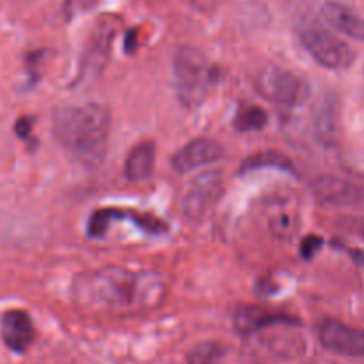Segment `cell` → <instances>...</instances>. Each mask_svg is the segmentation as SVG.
<instances>
[{"mask_svg":"<svg viewBox=\"0 0 364 364\" xmlns=\"http://www.w3.org/2000/svg\"><path fill=\"white\" fill-rule=\"evenodd\" d=\"M320 343L334 354L364 358V331L345 326L338 320H326L320 326Z\"/></svg>","mask_w":364,"mask_h":364,"instance_id":"obj_7","label":"cell"},{"mask_svg":"<svg viewBox=\"0 0 364 364\" xmlns=\"http://www.w3.org/2000/svg\"><path fill=\"white\" fill-rule=\"evenodd\" d=\"M173 75L181 105L196 107L203 102L212 84V66L199 50L191 46L178 50L174 57Z\"/></svg>","mask_w":364,"mask_h":364,"instance_id":"obj_3","label":"cell"},{"mask_svg":"<svg viewBox=\"0 0 364 364\" xmlns=\"http://www.w3.org/2000/svg\"><path fill=\"white\" fill-rule=\"evenodd\" d=\"M110 114L98 103L66 107L53 119V135L71 160L85 169H96L107 155Z\"/></svg>","mask_w":364,"mask_h":364,"instance_id":"obj_2","label":"cell"},{"mask_svg":"<svg viewBox=\"0 0 364 364\" xmlns=\"http://www.w3.org/2000/svg\"><path fill=\"white\" fill-rule=\"evenodd\" d=\"M265 167H277V169L290 171L291 160L281 151H259L245 159L240 171L242 173H247V171H258L265 169Z\"/></svg>","mask_w":364,"mask_h":364,"instance_id":"obj_16","label":"cell"},{"mask_svg":"<svg viewBox=\"0 0 364 364\" xmlns=\"http://www.w3.org/2000/svg\"><path fill=\"white\" fill-rule=\"evenodd\" d=\"M124 48H127V52H134L135 50V31H132L130 34H128L127 43H124Z\"/></svg>","mask_w":364,"mask_h":364,"instance_id":"obj_24","label":"cell"},{"mask_svg":"<svg viewBox=\"0 0 364 364\" xmlns=\"http://www.w3.org/2000/svg\"><path fill=\"white\" fill-rule=\"evenodd\" d=\"M112 38L114 28L110 27V25H100V27L96 28L95 36L91 38V41H89L87 48H85L84 52L78 82H80L82 78L98 77L100 71L105 68L107 59H109V50Z\"/></svg>","mask_w":364,"mask_h":364,"instance_id":"obj_10","label":"cell"},{"mask_svg":"<svg viewBox=\"0 0 364 364\" xmlns=\"http://www.w3.org/2000/svg\"><path fill=\"white\" fill-rule=\"evenodd\" d=\"M224 187V178L219 169H210L199 174L188 185L181 201V212L191 220H198L219 199Z\"/></svg>","mask_w":364,"mask_h":364,"instance_id":"obj_6","label":"cell"},{"mask_svg":"<svg viewBox=\"0 0 364 364\" xmlns=\"http://www.w3.org/2000/svg\"><path fill=\"white\" fill-rule=\"evenodd\" d=\"M269 123V114L255 105L242 107L235 116L233 124L238 132H258L263 130Z\"/></svg>","mask_w":364,"mask_h":364,"instance_id":"obj_17","label":"cell"},{"mask_svg":"<svg viewBox=\"0 0 364 364\" xmlns=\"http://www.w3.org/2000/svg\"><path fill=\"white\" fill-rule=\"evenodd\" d=\"M256 91L269 102L284 107L301 105L308 98V85L291 71L277 66H265L256 75Z\"/></svg>","mask_w":364,"mask_h":364,"instance_id":"obj_4","label":"cell"},{"mask_svg":"<svg viewBox=\"0 0 364 364\" xmlns=\"http://www.w3.org/2000/svg\"><path fill=\"white\" fill-rule=\"evenodd\" d=\"M322 18L334 31L358 41H364V18L354 13L350 7L340 2H327L322 7Z\"/></svg>","mask_w":364,"mask_h":364,"instance_id":"obj_13","label":"cell"},{"mask_svg":"<svg viewBox=\"0 0 364 364\" xmlns=\"http://www.w3.org/2000/svg\"><path fill=\"white\" fill-rule=\"evenodd\" d=\"M301 43L309 55L327 70H347L355 59L354 50L326 28H304L301 31Z\"/></svg>","mask_w":364,"mask_h":364,"instance_id":"obj_5","label":"cell"},{"mask_svg":"<svg viewBox=\"0 0 364 364\" xmlns=\"http://www.w3.org/2000/svg\"><path fill=\"white\" fill-rule=\"evenodd\" d=\"M281 323L283 326H295L297 320L288 315H281V313H272L263 308H256V306H244L235 315V327L242 334L258 333V331L265 329V327L281 326Z\"/></svg>","mask_w":364,"mask_h":364,"instance_id":"obj_11","label":"cell"},{"mask_svg":"<svg viewBox=\"0 0 364 364\" xmlns=\"http://www.w3.org/2000/svg\"><path fill=\"white\" fill-rule=\"evenodd\" d=\"M345 226H347L352 233L359 235L364 240V219H359V217H355V219H347L345 220Z\"/></svg>","mask_w":364,"mask_h":364,"instance_id":"obj_22","label":"cell"},{"mask_svg":"<svg viewBox=\"0 0 364 364\" xmlns=\"http://www.w3.org/2000/svg\"><path fill=\"white\" fill-rule=\"evenodd\" d=\"M224 156V148L213 139H194L173 156V167L178 173H191L198 167L208 166Z\"/></svg>","mask_w":364,"mask_h":364,"instance_id":"obj_9","label":"cell"},{"mask_svg":"<svg viewBox=\"0 0 364 364\" xmlns=\"http://www.w3.org/2000/svg\"><path fill=\"white\" fill-rule=\"evenodd\" d=\"M75 297L87 308L141 311L156 308L164 301L166 284L153 270L105 267L78 277L75 283Z\"/></svg>","mask_w":364,"mask_h":364,"instance_id":"obj_1","label":"cell"},{"mask_svg":"<svg viewBox=\"0 0 364 364\" xmlns=\"http://www.w3.org/2000/svg\"><path fill=\"white\" fill-rule=\"evenodd\" d=\"M4 343L14 352H25L34 340V326L25 311H9L2 318Z\"/></svg>","mask_w":364,"mask_h":364,"instance_id":"obj_12","label":"cell"},{"mask_svg":"<svg viewBox=\"0 0 364 364\" xmlns=\"http://www.w3.org/2000/svg\"><path fill=\"white\" fill-rule=\"evenodd\" d=\"M28 130H31V124H28L27 119H21L18 121V127H16V132L21 135V137H25V135L28 134Z\"/></svg>","mask_w":364,"mask_h":364,"instance_id":"obj_23","label":"cell"},{"mask_svg":"<svg viewBox=\"0 0 364 364\" xmlns=\"http://www.w3.org/2000/svg\"><path fill=\"white\" fill-rule=\"evenodd\" d=\"M322 247V238L316 237V235H311V237H306L301 244V252L306 259L313 258L316 255V251Z\"/></svg>","mask_w":364,"mask_h":364,"instance_id":"obj_21","label":"cell"},{"mask_svg":"<svg viewBox=\"0 0 364 364\" xmlns=\"http://www.w3.org/2000/svg\"><path fill=\"white\" fill-rule=\"evenodd\" d=\"M224 355V348L219 343L213 341H205L199 343L188 352L187 363L188 364H217Z\"/></svg>","mask_w":364,"mask_h":364,"instance_id":"obj_18","label":"cell"},{"mask_svg":"<svg viewBox=\"0 0 364 364\" xmlns=\"http://www.w3.org/2000/svg\"><path fill=\"white\" fill-rule=\"evenodd\" d=\"M121 215H123V213H119L117 210H98V212L92 213L91 219H89V235H91V237H102L107 231V228H109V224L112 223L114 219H119Z\"/></svg>","mask_w":364,"mask_h":364,"instance_id":"obj_19","label":"cell"},{"mask_svg":"<svg viewBox=\"0 0 364 364\" xmlns=\"http://www.w3.org/2000/svg\"><path fill=\"white\" fill-rule=\"evenodd\" d=\"M311 191L316 201L323 206H355L364 201V191L359 185L338 176H320L313 181Z\"/></svg>","mask_w":364,"mask_h":364,"instance_id":"obj_8","label":"cell"},{"mask_svg":"<svg viewBox=\"0 0 364 364\" xmlns=\"http://www.w3.org/2000/svg\"><path fill=\"white\" fill-rule=\"evenodd\" d=\"M155 169V144L151 141L139 142L124 162V176L130 181L148 180Z\"/></svg>","mask_w":364,"mask_h":364,"instance_id":"obj_14","label":"cell"},{"mask_svg":"<svg viewBox=\"0 0 364 364\" xmlns=\"http://www.w3.org/2000/svg\"><path fill=\"white\" fill-rule=\"evenodd\" d=\"M338 132V103L336 100L327 96L322 100L320 107L316 109L315 116V134L318 137V141L329 142L334 141Z\"/></svg>","mask_w":364,"mask_h":364,"instance_id":"obj_15","label":"cell"},{"mask_svg":"<svg viewBox=\"0 0 364 364\" xmlns=\"http://www.w3.org/2000/svg\"><path fill=\"white\" fill-rule=\"evenodd\" d=\"M270 228H272V233L277 237H288L295 231V219L294 213L287 212V210H277L274 213V217L270 219Z\"/></svg>","mask_w":364,"mask_h":364,"instance_id":"obj_20","label":"cell"}]
</instances>
